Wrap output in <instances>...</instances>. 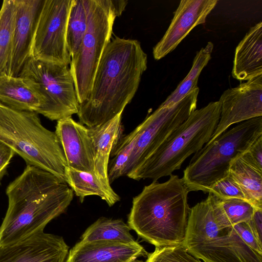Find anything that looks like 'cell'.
<instances>
[{"label": "cell", "instance_id": "obj_1", "mask_svg": "<svg viewBox=\"0 0 262 262\" xmlns=\"http://www.w3.org/2000/svg\"><path fill=\"white\" fill-rule=\"evenodd\" d=\"M147 56L135 39L116 37L105 48L87 99L79 104V122L101 125L122 113L147 69Z\"/></svg>", "mask_w": 262, "mask_h": 262}, {"label": "cell", "instance_id": "obj_2", "mask_svg": "<svg viewBox=\"0 0 262 262\" xmlns=\"http://www.w3.org/2000/svg\"><path fill=\"white\" fill-rule=\"evenodd\" d=\"M6 192L8 206L0 226V246L43 231L66 211L74 196L65 181L29 164L8 185Z\"/></svg>", "mask_w": 262, "mask_h": 262}, {"label": "cell", "instance_id": "obj_3", "mask_svg": "<svg viewBox=\"0 0 262 262\" xmlns=\"http://www.w3.org/2000/svg\"><path fill=\"white\" fill-rule=\"evenodd\" d=\"M189 192L177 175L163 183L153 181L133 198L128 225L156 247L182 244L190 208Z\"/></svg>", "mask_w": 262, "mask_h": 262}, {"label": "cell", "instance_id": "obj_4", "mask_svg": "<svg viewBox=\"0 0 262 262\" xmlns=\"http://www.w3.org/2000/svg\"><path fill=\"white\" fill-rule=\"evenodd\" d=\"M221 114L219 101L192 112L156 150L127 176L137 181L170 176L185 160L200 150L211 139Z\"/></svg>", "mask_w": 262, "mask_h": 262}, {"label": "cell", "instance_id": "obj_5", "mask_svg": "<svg viewBox=\"0 0 262 262\" xmlns=\"http://www.w3.org/2000/svg\"><path fill=\"white\" fill-rule=\"evenodd\" d=\"M0 141L27 164L39 167L64 181L67 161L55 132L45 128L38 114L0 103Z\"/></svg>", "mask_w": 262, "mask_h": 262}, {"label": "cell", "instance_id": "obj_6", "mask_svg": "<svg viewBox=\"0 0 262 262\" xmlns=\"http://www.w3.org/2000/svg\"><path fill=\"white\" fill-rule=\"evenodd\" d=\"M262 136V116L238 123L207 143L191 159L182 179L189 191L209 193L229 174L231 161L242 155Z\"/></svg>", "mask_w": 262, "mask_h": 262}, {"label": "cell", "instance_id": "obj_7", "mask_svg": "<svg viewBox=\"0 0 262 262\" xmlns=\"http://www.w3.org/2000/svg\"><path fill=\"white\" fill-rule=\"evenodd\" d=\"M127 3L125 0H89L86 30L70 63L79 104L90 94L99 61L111 40L115 19Z\"/></svg>", "mask_w": 262, "mask_h": 262}, {"label": "cell", "instance_id": "obj_8", "mask_svg": "<svg viewBox=\"0 0 262 262\" xmlns=\"http://www.w3.org/2000/svg\"><path fill=\"white\" fill-rule=\"evenodd\" d=\"M36 92L40 105L36 111L54 121L77 114L79 102L70 68L30 57L18 76Z\"/></svg>", "mask_w": 262, "mask_h": 262}, {"label": "cell", "instance_id": "obj_9", "mask_svg": "<svg viewBox=\"0 0 262 262\" xmlns=\"http://www.w3.org/2000/svg\"><path fill=\"white\" fill-rule=\"evenodd\" d=\"M197 88L174 105L158 107L137 127L136 145L126 167L127 175L156 150L196 110Z\"/></svg>", "mask_w": 262, "mask_h": 262}, {"label": "cell", "instance_id": "obj_10", "mask_svg": "<svg viewBox=\"0 0 262 262\" xmlns=\"http://www.w3.org/2000/svg\"><path fill=\"white\" fill-rule=\"evenodd\" d=\"M72 0H46L35 32L30 57L68 66L67 24Z\"/></svg>", "mask_w": 262, "mask_h": 262}, {"label": "cell", "instance_id": "obj_11", "mask_svg": "<svg viewBox=\"0 0 262 262\" xmlns=\"http://www.w3.org/2000/svg\"><path fill=\"white\" fill-rule=\"evenodd\" d=\"M220 118L211 142L232 125L262 116V75L225 91L219 100Z\"/></svg>", "mask_w": 262, "mask_h": 262}, {"label": "cell", "instance_id": "obj_12", "mask_svg": "<svg viewBox=\"0 0 262 262\" xmlns=\"http://www.w3.org/2000/svg\"><path fill=\"white\" fill-rule=\"evenodd\" d=\"M182 244L188 253L204 262H262V254L248 246L233 226L220 230L208 238Z\"/></svg>", "mask_w": 262, "mask_h": 262}, {"label": "cell", "instance_id": "obj_13", "mask_svg": "<svg viewBox=\"0 0 262 262\" xmlns=\"http://www.w3.org/2000/svg\"><path fill=\"white\" fill-rule=\"evenodd\" d=\"M46 0H15L16 17L11 52L3 73L18 77L30 57L32 44Z\"/></svg>", "mask_w": 262, "mask_h": 262}, {"label": "cell", "instance_id": "obj_14", "mask_svg": "<svg viewBox=\"0 0 262 262\" xmlns=\"http://www.w3.org/2000/svg\"><path fill=\"white\" fill-rule=\"evenodd\" d=\"M216 0H181L169 27L153 48V56L160 60L174 50L196 26L204 24L216 5Z\"/></svg>", "mask_w": 262, "mask_h": 262}, {"label": "cell", "instance_id": "obj_15", "mask_svg": "<svg viewBox=\"0 0 262 262\" xmlns=\"http://www.w3.org/2000/svg\"><path fill=\"white\" fill-rule=\"evenodd\" d=\"M69 249L62 237L43 231L0 246V262H64Z\"/></svg>", "mask_w": 262, "mask_h": 262}, {"label": "cell", "instance_id": "obj_16", "mask_svg": "<svg viewBox=\"0 0 262 262\" xmlns=\"http://www.w3.org/2000/svg\"><path fill=\"white\" fill-rule=\"evenodd\" d=\"M55 132L67 166L95 174L94 151L88 127L69 117L57 121Z\"/></svg>", "mask_w": 262, "mask_h": 262}, {"label": "cell", "instance_id": "obj_17", "mask_svg": "<svg viewBox=\"0 0 262 262\" xmlns=\"http://www.w3.org/2000/svg\"><path fill=\"white\" fill-rule=\"evenodd\" d=\"M148 255L137 242L80 241L70 250L66 262H133Z\"/></svg>", "mask_w": 262, "mask_h": 262}, {"label": "cell", "instance_id": "obj_18", "mask_svg": "<svg viewBox=\"0 0 262 262\" xmlns=\"http://www.w3.org/2000/svg\"><path fill=\"white\" fill-rule=\"evenodd\" d=\"M232 76L239 81L262 75V23L252 27L236 48Z\"/></svg>", "mask_w": 262, "mask_h": 262}, {"label": "cell", "instance_id": "obj_19", "mask_svg": "<svg viewBox=\"0 0 262 262\" xmlns=\"http://www.w3.org/2000/svg\"><path fill=\"white\" fill-rule=\"evenodd\" d=\"M122 113L101 125L87 127L94 151L95 174L108 183L107 168L110 155L122 137Z\"/></svg>", "mask_w": 262, "mask_h": 262}, {"label": "cell", "instance_id": "obj_20", "mask_svg": "<svg viewBox=\"0 0 262 262\" xmlns=\"http://www.w3.org/2000/svg\"><path fill=\"white\" fill-rule=\"evenodd\" d=\"M64 181L82 203L87 196L96 195L104 200L111 207L120 200V197L111 184L93 173L77 170L67 167Z\"/></svg>", "mask_w": 262, "mask_h": 262}, {"label": "cell", "instance_id": "obj_21", "mask_svg": "<svg viewBox=\"0 0 262 262\" xmlns=\"http://www.w3.org/2000/svg\"><path fill=\"white\" fill-rule=\"evenodd\" d=\"M0 103L15 110L36 112L41 102L38 95L23 78L2 73Z\"/></svg>", "mask_w": 262, "mask_h": 262}, {"label": "cell", "instance_id": "obj_22", "mask_svg": "<svg viewBox=\"0 0 262 262\" xmlns=\"http://www.w3.org/2000/svg\"><path fill=\"white\" fill-rule=\"evenodd\" d=\"M229 174L240 186L246 200L256 208L262 209V170L241 155L230 162Z\"/></svg>", "mask_w": 262, "mask_h": 262}, {"label": "cell", "instance_id": "obj_23", "mask_svg": "<svg viewBox=\"0 0 262 262\" xmlns=\"http://www.w3.org/2000/svg\"><path fill=\"white\" fill-rule=\"evenodd\" d=\"M213 49V44L209 41L205 47L202 48L196 53L191 68L187 76L159 107L171 106L198 88V81L199 76L210 60Z\"/></svg>", "mask_w": 262, "mask_h": 262}, {"label": "cell", "instance_id": "obj_24", "mask_svg": "<svg viewBox=\"0 0 262 262\" xmlns=\"http://www.w3.org/2000/svg\"><path fill=\"white\" fill-rule=\"evenodd\" d=\"M128 225L120 219L101 217L92 224L81 236V241H109L136 242Z\"/></svg>", "mask_w": 262, "mask_h": 262}, {"label": "cell", "instance_id": "obj_25", "mask_svg": "<svg viewBox=\"0 0 262 262\" xmlns=\"http://www.w3.org/2000/svg\"><path fill=\"white\" fill-rule=\"evenodd\" d=\"M89 0H72L67 28V43L71 58L78 51L86 30Z\"/></svg>", "mask_w": 262, "mask_h": 262}, {"label": "cell", "instance_id": "obj_26", "mask_svg": "<svg viewBox=\"0 0 262 262\" xmlns=\"http://www.w3.org/2000/svg\"><path fill=\"white\" fill-rule=\"evenodd\" d=\"M138 130L136 127L129 134L122 137L112 149L107 168L110 184L121 177L125 176L128 162L135 147Z\"/></svg>", "mask_w": 262, "mask_h": 262}, {"label": "cell", "instance_id": "obj_27", "mask_svg": "<svg viewBox=\"0 0 262 262\" xmlns=\"http://www.w3.org/2000/svg\"><path fill=\"white\" fill-rule=\"evenodd\" d=\"M15 0H4L0 9V74L7 65L16 17Z\"/></svg>", "mask_w": 262, "mask_h": 262}, {"label": "cell", "instance_id": "obj_28", "mask_svg": "<svg viewBox=\"0 0 262 262\" xmlns=\"http://www.w3.org/2000/svg\"><path fill=\"white\" fill-rule=\"evenodd\" d=\"M222 209L230 225L250 221L258 208L250 202L239 199L220 200Z\"/></svg>", "mask_w": 262, "mask_h": 262}, {"label": "cell", "instance_id": "obj_29", "mask_svg": "<svg viewBox=\"0 0 262 262\" xmlns=\"http://www.w3.org/2000/svg\"><path fill=\"white\" fill-rule=\"evenodd\" d=\"M146 262H202L188 253L181 244L177 246L156 247L148 255Z\"/></svg>", "mask_w": 262, "mask_h": 262}, {"label": "cell", "instance_id": "obj_30", "mask_svg": "<svg viewBox=\"0 0 262 262\" xmlns=\"http://www.w3.org/2000/svg\"><path fill=\"white\" fill-rule=\"evenodd\" d=\"M209 193L220 200L239 199L247 201L242 189L229 174L215 183Z\"/></svg>", "mask_w": 262, "mask_h": 262}, {"label": "cell", "instance_id": "obj_31", "mask_svg": "<svg viewBox=\"0 0 262 262\" xmlns=\"http://www.w3.org/2000/svg\"><path fill=\"white\" fill-rule=\"evenodd\" d=\"M233 227L248 246L262 254V243L258 241L247 222L237 224Z\"/></svg>", "mask_w": 262, "mask_h": 262}, {"label": "cell", "instance_id": "obj_32", "mask_svg": "<svg viewBox=\"0 0 262 262\" xmlns=\"http://www.w3.org/2000/svg\"><path fill=\"white\" fill-rule=\"evenodd\" d=\"M242 156L248 163L262 170V136Z\"/></svg>", "mask_w": 262, "mask_h": 262}, {"label": "cell", "instance_id": "obj_33", "mask_svg": "<svg viewBox=\"0 0 262 262\" xmlns=\"http://www.w3.org/2000/svg\"><path fill=\"white\" fill-rule=\"evenodd\" d=\"M15 154L11 148L0 141V180L6 174L8 165Z\"/></svg>", "mask_w": 262, "mask_h": 262}, {"label": "cell", "instance_id": "obj_34", "mask_svg": "<svg viewBox=\"0 0 262 262\" xmlns=\"http://www.w3.org/2000/svg\"><path fill=\"white\" fill-rule=\"evenodd\" d=\"M247 223L258 241L262 243V209H257L252 219Z\"/></svg>", "mask_w": 262, "mask_h": 262}]
</instances>
